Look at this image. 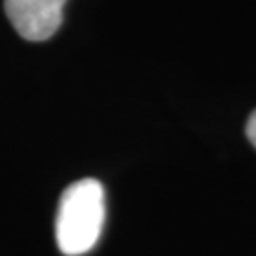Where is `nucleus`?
Here are the masks:
<instances>
[{"label": "nucleus", "instance_id": "nucleus-1", "mask_svg": "<svg viewBox=\"0 0 256 256\" xmlns=\"http://www.w3.org/2000/svg\"><path fill=\"white\" fill-rule=\"evenodd\" d=\"M106 214L104 188L95 178H82L70 184L61 196L55 239L66 256H82L99 241Z\"/></svg>", "mask_w": 256, "mask_h": 256}, {"label": "nucleus", "instance_id": "nucleus-2", "mask_svg": "<svg viewBox=\"0 0 256 256\" xmlns=\"http://www.w3.org/2000/svg\"><path fill=\"white\" fill-rule=\"evenodd\" d=\"M66 0H4L6 16L19 36L42 42L54 36L63 23Z\"/></svg>", "mask_w": 256, "mask_h": 256}, {"label": "nucleus", "instance_id": "nucleus-3", "mask_svg": "<svg viewBox=\"0 0 256 256\" xmlns=\"http://www.w3.org/2000/svg\"><path fill=\"white\" fill-rule=\"evenodd\" d=\"M247 137L256 146V110L250 114V118H248V122H247Z\"/></svg>", "mask_w": 256, "mask_h": 256}]
</instances>
